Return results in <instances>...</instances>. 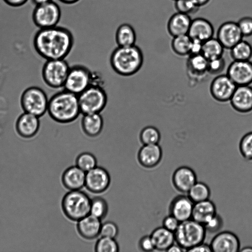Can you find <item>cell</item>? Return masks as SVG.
<instances>
[{
  "instance_id": "f546056e",
  "label": "cell",
  "mask_w": 252,
  "mask_h": 252,
  "mask_svg": "<svg viewBox=\"0 0 252 252\" xmlns=\"http://www.w3.org/2000/svg\"><path fill=\"white\" fill-rule=\"evenodd\" d=\"M224 49L219 40L213 37L203 42L201 54L210 61L222 57Z\"/></svg>"
},
{
  "instance_id": "3957f363",
  "label": "cell",
  "mask_w": 252,
  "mask_h": 252,
  "mask_svg": "<svg viewBox=\"0 0 252 252\" xmlns=\"http://www.w3.org/2000/svg\"><path fill=\"white\" fill-rule=\"evenodd\" d=\"M144 63L142 50L136 45L129 46H118L112 51L110 63L117 74L129 77L137 73Z\"/></svg>"
},
{
  "instance_id": "1f68e13d",
  "label": "cell",
  "mask_w": 252,
  "mask_h": 252,
  "mask_svg": "<svg viewBox=\"0 0 252 252\" xmlns=\"http://www.w3.org/2000/svg\"><path fill=\"white\" fill-rule=\"evenodd\" d=\"M192 39L188 34L173 37L171 46L173 51L180 56L189 55Z\"/></svg>"
},
{
  "instance_id": "ee69618b",
  "label": "cell",
  "mask_w": 252,
  "mask_h": 252,
  "mask_svg": "<svg viewBox=\"0 0 252 252\" xmlns=\"http://www.w3.org/2000/svg\"><path fill=\"white\" fill-rule=\"evenodd\" d=\"M180 222L173 216L169 215L165 217L162 221V226L174 232L177 229Z\"/></svg>"
},
{
  "instance_id": "4316f807",
  "label": "cell",
  "mask_w": 252,
  "mask_h": 252,
  "mask_svg": "<svg viewBox=\"0 0 252 252\" xmlns=\"http://www.w3.org/2000/svg\"><path fill=\"white\" fill-rule=\"evenodd\" d=\"M208 61L201 53L189 55L187 62L188 74L191 78H203L208 73Z\"/></svg>"
},
{
  "instance_id": "bcb514c9",
  "label": "cell",
  "mask_w": 252,
  "mask_h": 252,
  "mask_svg": "<svg viewBox=\"0 0 252 252\" xmlns=\"http://www.w3.org/2000/svg\"><path fill=\"white\" fill-rule=\"evenodd\" d=\"M202 43L203 42L199 40L192 39L189 55L201 54Z\"/></svg>"
},
{
  "instance_id": "c3c4849f",
  "label": "cell",
  "mask_w": 252,
  "mask_h": 252,
  "mask_svg": "<svg viewBox=\"0 0 252 252\" xmlns=\"http://www.w3.org/2000/svg\"><path fill=\"white\" fill-rule=\"evenodd\" d=\"M7 5L12 7H19L25 4L28 0H3Z\"/></svg>"
},
{
  "instance_id": "5b68a950",
  "label": "cell",
  "mask_w": 252,
  "mask_h": 252,
  "mask_svg": "<svg viewBox=\"0 0 252 252\" xmlns=\"http://www.w3.org/2000/svg\"><path fill=\"white\" fill-rule=\"evenodd\" d=\"M175 242L185 252L204 242L206 231L204 226L192 219L180 222L174 232Z\"/></svg>"
},
{
  "instance_id": "7402d4cb",
  "label": "cell",
  "mask_w": 252,
  "mask_h": 252,
  "mask_svg": "<svg viewBox=\"0 0 252 252\" xmlns=\"http://www.w3.org/2000/svg\"><path fill=\"white\" fill-rule=\"evenodd\" d=\"M86 174L77 165L70 166L63 173L62 183L69 190H81L85 186Z\"/></svg>"
},
{
  "instance_id": "484cf974",
  "label": "cell",
  "mask_w": 252,
  "mask_h": 252,
  "mask_svg": "<svg viewBox=\"0 0 252 252\" xmlns=\"http://www.w3.org/2000/svg\"><path fill=\"white\" fill-rule=\"evenodd\" d=\"M216 215L215 204L208 199L194 203L191 219L204 225Z\"/></svg>"
},
{
  "instance_id": "ba28073f",
  "label": "cell",
  "mask_w": 252,
  "mask_h": 252,
  "mask_svg": "<svg viewBox=\"0 0 252 252\" xmlns=\"http://www.w3.org/2000/svg\"><path fill=\"white\" fill-rule=\"evenodd\" d=\"M70 67L65 59L46 60L42 68V79L50 88H63Z\"/></svg>"
},
{
  "instance_id": "e0dca14e",
  "label": "cell",
  "mask_w": 252,
  "mask_h": 252,
  "mask_svg": "<svg viewBox=\"0 0 252 252\" xmlns=\"http://www.w3.org/2000/svg\"><path fill=\"white\" fill-rule=\"evenodd\" d=\"M40 126L39 117L24 112L17 119L15 126L16 131L20 136L28 139L36 135Z\"/></svg>"
},
{
  "instance_id": "11a10c76",
  "label": "cell",
  "mask_w": 252,
  "mask_h": 252,
  "mask_svg": "<svg viewBox=\"0 0 252 252\" xmlns=\"http://www.w3.org/2000/svg\"><path fill=\"white\" fill-rule=\"evenodd\" d=\"M173 0L175 1V0Z\"/></svg>"
},
{
  "instance_id": "f5cc1de1",
  "label": "cell",
  "mask_w": 252,
  "mask_h": 252,
  "mask_svg": "<svg viewBox=\"0 0 252 252\" xmlns=\"http://www.w3.org/2000/svg\"><path fill=\"white\" fill-rule=\"evenodd\" d=\"M35 5H40L51 1L53 0H31Z\"/></svg>"
},
{
  "instance_id": "603a6c76",
  "label": "cell",
  "mask_w": 252,
  "mask_h": 252,
  "mask_svg": "<svg viewBox=\"0 0 252 252\" xmlns=\"http://www.w3.org/2000/svg\"><path fill=\"white\" fill-rule=\"evenodd\" d=\"M101 220L89 214L77 221V229L83 238L92 240L100 235Z\"/></svg>"
},
{
  "instance_id": "83f0119b",
  "label": "cell",
  "mask_w": 252,
  "mask_h": 252,
  "mask_svg": "<svg viewBox=\"0 0 252 252\" xmlns=\"http://www.w3.org/2000/svg\"><path fill=\"white\" fill-rule=\"evenodd\" d=\"M156 250L166 251L175 242L174 233L163 226L155 229L150 235Z\"/></svg>"
},
{
  "instance_id": "f907efd6",
  "label": "cell",
  "mask_w": 252,
  "mask_h": 252,
  "mask_svg": "<svg viewBox=\"0 0 252 252\" xmlns=\"http://www.w3.org/2000/svg\"><path fill=\"white\" fill-rule=\"evenodd\" d=\"M192 1L199 8L206 5L210 0H192Z\"/></svg>"
},
{
  "instance_id": "b9f144b4",
  "label": "cell",
  "mask_w": 252,
  "mask_h": 252,
  "mask_svg": "<svg viewBox=\"0 0 252 252\" xmlns=\"http://www.w3.org/2000/svg\"><path fill=\"white\" fill-rule=\"evenodd\" d=\"M237 23L244 37L252 35V17L250 16L242 17Z\"/></svg>"
},
{
  "instance_id": "f6af8a7d",
  "label": "cell",
  "mask_w": 252,
  "mask_h": 252,
  "mask_svg": "<svg viewBox=\"0 0 252 252\" xmlns=\"http://www.w3.org/2000/svg\"><path fill=\"white\" fill-rule=\"evenodd\" d=\"M139 248L144 252H149L155 250V246L150 235L142 237L139 242Z\"/></svg>"
},
{
  "instance_id": "681fc988",
  "label": "cell",
  "mask_w": 252,
  "mask_h": 252,
  "mask_svg": "<svg viewBox=\"0 0 252 252\" xmlns=\"http://www.w3.org/2000/svg\"><path fill=\"white\" fill-rule=\"evenodd\" d=\"M166 252H185L183 248H182L180 245L175 242L172 245Z\"/></svg>"
},
{
  "instance_id": "6da1fadb",
  "label": "cell",
  "mask_w": 252,
  "mask_h": 252,
  "mask_svg": "<svg viewBox=\"0 0 252 252\" xmlns=\"http://www.w3.org/2000/svg\"><path fill=\"white\" fill-rule=\"evenodd\" d=\"M74 44L72 32L61 26L39 29L33 40L36 53L46 60L65 59Z\"/></svg>"
},
{
  "instance_id": "ab89813d",
  "label": "cell",
  "mask_w": 252,
  "mask_h": 252,
  "mask_svg": "<svg viewBox=\"0 0 252 252\" xmlns=\"http://www.w3.org/2000/svg\"><path fill=\"white\" fill-rule=\"evenodd\" d=\"M118 233L119 229L117 224L114 222L108 221L102 223L99 236L115 239Z\"/></svg>"
},
{
  "instance_id": "5bb4252c",
  "label": "cell",
  "mask_w": 252,
  "mask_h": 252,
  "mask_svg": "<svg viewBox=\"0 0 252 252\" xmlns=\"http://www.w3.org/2000/svg\"><path fill=\"white\" fill-rule=\"evenodd\" d=\"M212 252H237L241 249L240 240L234 233L224 231L217 233L210 244Z\"/></svg>"
},
{
  "instance_id": "7a4b0ae2",
  "label": "cell",
  "mask_w": 252,
  "mask_h": 252,
  "mask_svg": "<svg viewBox=\"0 0 252 252\" xmlns=\"http://www.w3.org/2000/svg\"><path fill=\"white\" fill-rule=\"evenodd\" d=\"M55 122L69 124L81 114L78 95L63 89L49 99L47 112Z\"/></svg>"
},
{
  "instance_id": "7dc6e473",
  "label": "cell",
  "mask_w": 252,
  "mask_h": 252,
  "mask_svg": "<svg viewBox=\"0 0 252 252\" xmlns=\"http://www.w3.org/2000/svg\"><path fill=\"white\" fill-rule=\"evenodd\" d=\"M189 252H212L210 245L204 242L199 244L188 251Z\"/></svg>"
},
{
  "instance_id": "44dd1931",
  "label": "cell",
  "mask_w": 252,
  "mask_h": 252,
  "mask_svg": "<svg viewBox=\"0 0 252 252\" xmlns=\"http://www.w3.org/2000/svg\"><path fill=\"white\" fill-rule=\"evenodd\" d=\"M214 29L207 19L198 17L192 20L188 34L192 39L202 42L213 37Z\"/></svg>"
},
{
  "instance_id": "8992f818",
  "label": "cell",
  "mask_w": 252,
  "mask_h": 252,
  "mask_svg": "<svg viewBox=\"0 0 252 252\" xmlns=\"http://www.w3.org/2000/svg\"><path fill=\"white\" fill-rule=\"evenodd\" d=\"M81 114L101 113L108 101L107 94L102 87L90 85L78 95Z\"/></svg>"
},
{
  "instance_id": "8d00e7d4",
  "label": "cell",
  "mask_w": 252,
  "mask_h": 252,
  "mask_svg": "<svg viewBox=\"0 0 252 252\" xmlns=\"http://www.w3.org/2000/svg\"><path fill=\"white\" fill-rule=\"evenodd\" d=\"M239 150L246 160L252 162V131L246 133L241 138Z\"/></svg>"
},
{
  "instance_id": "7bdbcfd3",
  "label": "cell",
  "mask_w": 252,
  "mask_h": 252,
  "mask_svg": "<svg viewBox=\"0 0 252 252\" xmlns=\"http://www.w3.org/2000/svg\"><path fill=\"white\" fill-rule=\"evenodd\" d=\"M204 226L206 232L209 233L217 232L222 226V220L220 217L217 214Z\"/></svg>"
},
{
  "instance_id": "30bf717a",
  "label": "cell",
  "mask_w": 252,
  "mask_h": 252,
  "mask_svg": "<svg viewBox=\"0 0 252 252\" xmlns=\"http://www.w3.org/2000/svg\"><path fill=\"white\" fill-rule=\"evenodd\" d=\"M92 71L86 66L76 64L70 67L63 89L77 95L91 85Z\"/></svg>"
},
{
  "instance_id": "4fadbf2b",
  "label": "cell",
  "mask_w": 252,
  "mask_h": 252,
  "mask_svg": "<svg viewBox=\"0 0 252 252\" xmlns=\"http://www.w3.org/2000/svg\"><path fill=\"white\" fill-rule=\"evenodd\" d=\"M226 74L237 86L252 84V62L233 61L227 69Z\"/></svg>"
},
{
  "instance_id": "e575fe53",
  "label": "cell",
  "mask_w": 252,
  "mask_h": 252,
  "mask_svg": "<svg viewBox=\"0 0 252 252\" xmlns=\"http://www.w3.org/2000/svg\"><path fill=\"white\" fill-rule=\"evenodd\" d=\"M108 211V204L104 198L97 196L91 199L90 214L101 220L105 218Z\"/></svg>"
},
{
  "instance_id": "816d5d0a",
  "label": "cell",
  "mask_w": 252,
  "mask_h": 252,
  "mask_svg": "<svg viewBox=\"0 0 252 252\" xmlns=\"http://www.w3.org/2000/svg\"><path fill=\"white\" fill-rule=\"evenodd\" d=\"M60 2L67 4V5H71L75 4L77 2H78L80 0H58Z\"/></svg>"
},
{
  "instance_id": "52a82bcc",
  "label": "cell",
  "mask_w": 252,
  "mask_h": 252,
  "mask_svg": "<svg viewBox=\"0 0 252 252\" xmlns=\"http://www.w3.org/2000/svg\"><path fill=\"white\" fill-rule=\"evenodd\" d=\"M48 102L46 93L37 86L27 88L20 97V104L23 111L39 118L47 112Z\"/></svg>"
},
{
  "instance_id": "d6986e66",
  "label": "cell",
  "mask_w": 252,
  "mask_h": 252,
  "mask_svg": "<svg viewBox=\"0 0 252 252\" xmlns=\"http://www.w3.org/2000/svg\"><path fill=\"white\" fill-rule=\"evenodd\" d=\"M162 157V149L158 144L143 145L137 155L139 163L147 168L156 167L161 161Z\"/></svg>"
},
{
  "instance_id": "d6a6232c",
  "label": "cell",
  "mask_w": 252,
  "mask_h": 252,
  "mask_svg": "<svg viewBox=\"0 0 252 252\" xmlns=\"http://www.w3.org/2000/svg\"><path fill=\"white\" fill-rule=\"evenodd\" d=\"M187 194L190 199L195 203L209 199L211 191L206 184L201 182H196Z\"/></svg>"
},
{
  "instance_id": "d590c367",
  "label": "cell",
  "mask_w": 252,
  "mask_h": 252,
  "mask_svg": "<svg viewBox=\"0 0 252 252\" xmlns=\"http://www.w3.org/2000/svg\"><path fill=\"white\" fill-rule=\"evenodd\" d=\"M76 165L87 172L97 166V160L93 154L84 152L77 157Z\"/></svg>"
},
{
  "instance_id": "60d3db41",
  "label": "cell",
  "mask_w": 252,
  "mask_h": 252,
  "mask_svg": "<svg viewBox=\"0 0 252 252\" xmlns=\"http://www.w3.org/2000/svg\"><path fill=\"white\" fill-rule=\"evenodd\" d=\"M225 61L222 57L208 61V72L212 75H218L224 69Z\"/></svg>"
},
{
  "instance_id": "8fae6325",
  "label": "cell",
  "mask_w": 252,
  "mask_h": 252,
  "mask_svg": "<svg viewBox=\"0 0 252 252\" xmlns=\"http://www.w3.org/2000/svg\"><path fill=\"white\" fill-rule=\"evenodd\" d=\"M237 86L226 74L217 75L210 86L211 96L220 102L229 101Z\"/></svg>"
},
{
  "instance_id": "f35d334b",
  "label": "cell",
  "mask_w": 252,
  "mask_h": 252,
  "mask_svg": "<svg viewBox=\"0 0 252 252\" xmlns=\"http://www.w3.org/2000/svg\"><path fill=\"white\" fill-rule=\"evenodd\" d=\"M174 7L177 12L189 15L196 13L199 8L192 0H175Z\"/></svg>"
},
{
  "instance_id": "ac0fdd59",
  "label": "cell",
  "mask_w": 252,
  "mask_h": 252,
  "mask_svg": "<svg viewBox=\"0 0 252 252\" xmlns=\"http://www.w3.org/2000/svg\"><path fill=\"white\" fill-rule=\"evenodd\" d=\"M197 182L195 172L188 166H181L175 170L172 177V182L175 189L183 193H188Z\"/></svg>"
},
{
  "instance_id": "7c38bea8",
  "label": "cell",
  "mask_w": 252,
  "mask_h": 252,
  "mask_svg": "<svg viewBox=\"0 0 252 252\" xmlns=\"http://www.w3.org/2000/svg\"><path fill=\"white\" fill-rule=\"evenodd\" d=\"M111 182L110 176L104 168L96 166L86 172L85 186L87 189L94 193L106 191Z\"/></svg>"
},
{
  "instance_id": "db71d44e",
  "label": "cell",
  "mask_w": 252,
  "mask_h": 252,
  "mask_svg": "<svg viewBox=\"0 0 252 252\" xmlns=\"http://www.w3.org/2000/svg\"><path fill=\"white\" fill-rule=\"evenodd\" d=\"M240 251L243 252H252V247H251L250 246H245L242 248H241L240 250Z\"/></svg>"
},
{
  "instance_id": "cb8c5ba5",
  "label": "cell",
  "mask_w": 252,
  "mask_h": 252,
  "mask_svg": "<svg viewBox=\"0 0 252 252\" xmlns=\"http://www.w3.org/2000/svg\"><path fill=\"white\" fill-rule=\"evenodd\" d=\"M191 21L190 15L177 12L168 21V32L172 37L188 34Z\"/></svg>"
},
{
  "instance_id": "9c48e42d",
  "label": "cell",
  "mask_w": 252,
  "mask_h": 252,
  "mask_svg": "<svg viewBox=\"0 0 252 252\" xmlns=\"http://www.w3.org/2000/svg\"><path fill=\"white\" fill-rule=\"evenodd\" d=\"M61 15L60 6L52 0L36 5L32 12V19L38 28L44 29L57 26Z\"/></svg>"
},
{
  "instance_id": "9a60e30c",
  "label": "cell",
  "mask_w": 252,
  "mask_h": 252,
  "mask_svg": "<svg viewBox=\"0 0 252 252\" xmlns=\"http://www.w3.org/2000/svg\"><path fill=\"white\" fill-rule=\"evenodd\" d=\"M243 37L237 22L227 21L221 24L218 28L216 38L224 49L230 50Z\"/></svg>"
},
{
  "instance_id": "f1b7e54d",
  "label": "cell",
  "mask_w": 252,
  "mask_h": 252,
  "mask_svg": "<svg viewBox=\"0 0 252 252\" xmlns=\"http://www.w3.org/2000/svg\"><path fill=\"white\" fill-rule=\"evenodd\" d=\"M118 46H129L135 45L136 33L133 27L128 23L120 25L115 35Z\"/></svg>"
},
{
  "instance_id": "d4e9b609",
  "label": "cell",
  "mask_w": 252,
  "mask_h": 252,
  "mask_svg": "<svg viewBox=\"0 0 252 252\" xmlns=\"http://www.w3.org/2000/svg\"><path fill=\"white\" fill-rule=\"evenodd\" d=\"M104 126L103 119L100 113L83 115L81 127L83 133L90 137H95L102 132Z\"/></svg>"
},
{
  "instance_id": "74e56055",
  "label": "cell",
  "mask_w": 252,
  "mask_h": 252,
  "mask_svg": "<svg viewBox=\"0 0 252 252\" xmlns=\"http://www.w3.org/2000/svg\"><path fill=\"white\" fill-rule=\"evenodd\" d=\"M94 250L96 252H118L119 246L115 238L100 237L96 242Z\"/></svg>"
},
{
  "instance_id": "2e32d148",
  "label": "cell",
  "mask_w": 252,
  "mask_h": 252,
  "mask_svg": "<svg viewBox=\"0 0 252 252\" xmlns=\"http://www.w3.org/2000/svg\"><path fill=\"white\" fill-rule=\"evenodd\" d=\"M229 102L233 109L239 113L252 111V87L251 85L237 86Z\"/></svg>"
},
{
  "instance_id": "836d02e7",
  "label": "cell",
  "mask_w": 252,
  "mask_h": 252,
  "mask_svg": "<svg viewBox=\"0 0 252 252\" xmlns=\"http://www.w3.org/2000/svg\"><path fill=\"white\" fill-rule=\"evenodd\" d=\"M160 139L161 134L159 130L152 126H145L139 134V139L143 145L158 144Z\"/></svg>"
},
{
  "instance_id": "4dcf8cb0",
  "label": "cell",
  "mask_w": 252,
  "mask_h": 252,
  "mask_svg": "<svg viewBox=\"0 0 252 252\" xmlns=\"http://www.w3.org/2000/svg\"><path fill=\"white\" fill-rule=\"evenodd\" d=\"M233 61H250L252 58V46L242 39L230 49Z\"/></svg>"
},
{
  "instance_id": "277c9868",
  "label": "cell",
  "mask_w": 252,
  "mask_h": 252,
  "mask_svg": "<svg viewBox=\"0 0 252 252\" xmlns=\"http://www.w3.org/2000/svg\"><path fill=\"white\" fill-rule=\"evenodd\" d=\"M91 199L81 190H69L63 197L62 208L65 216L78 221L90 214Z\"/></svg>"
},
{
  "instance_id": "ffe728a7",
  "label": "cell",
  "mask_w": 252,
  "mask_h": 252,
  "mask_svg": "<svg viewBox=\"0 0 252 252\" xmlns=\"http://www.w3.org/2000/svg\"><path fill=\"white\" fill-rule=\"evenodd\" d=\"M193 202L188 195H179L171 201L169 211L170 215L180 222L191 219Z\"/></svg>"
}]
</instances>
